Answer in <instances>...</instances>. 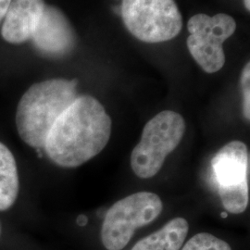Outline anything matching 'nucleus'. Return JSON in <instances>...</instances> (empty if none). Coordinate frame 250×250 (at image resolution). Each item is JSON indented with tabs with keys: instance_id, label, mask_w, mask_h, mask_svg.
I'll use <instances>...</instances> for the list:
<instances>
[{
	"instance_id": "4468645a",
	"label": "nucleus",
	"mask_w": 250,
	"mask_h": 250,
	"mask_svg": "<svg viewBox=\"0 0 250 250\" xmlns=\"http://www.w3.org/2000/svg\"><path fill=\"white\" fill-rule=\"evenodd\" d=\"M12 0H0V22L5 18Z\"/></svg>"
},
{
	"instance_id": "423d86ee",
	"label": "nucleus",
	"mask_w": 250,
	"mask_h": 250,
	"mask_svg": "<svg viewBox=\"0 0 250 250\" xmlns=\"http://www.w3.org/2000/svg\"><path fill=\"white\" fill-rule=\"evenodd\" d=\"M211 167L224 208L233 214L243 213L250 201V153L246 144L225 145L212 159Z\"/></svg>"
},
{
	"instance_id": "0eeeda50",
	"label": "nucleus",
	"mask_w": 250,
	"mask_h": 250,
	"mask_svg": "<svg viewBox=\"0 0 250 250\" xmlns=\"http://www.w3.org/2000/svg\"><path fill=\"white\" fill-rule=\"evenodd\" d=\"M188 29L187 44L193 59L206 72H219L225 63L223 45L236 30L234 19L224 13H199L188 21Z\"/></svg>"
},
{
	"instance_id": "7ed1b4c3",
	"label": "nucleus",
	"mask_w": 250,
	"mask_h": 250,
	"mask_svg": "<svg viewBox=\"0 0 250 250\" xmlns=\"http://www.w3.org/2000/svg\"><path fill=\"white\" fill-rule=\"evenodd\" d=\"M186 129L185 119L172 110H163L149 120L131 155V167L135 175L141 179L154 177L167 156L178 146Z\"/></svg>"
},
{
	"instance_id": "39448f33",
	"label": "nucleus",
	"mask_w": 250,
	"mask_h": 250,
	"mask_svg": "<svg viewBox=\"0 0 250 250\" xmlns=\"http://www.w3.org/2000/svg\"><path fill=\"white\" fill-rule=\"evenodd\" d=\"M121 11L128 31L146 43L171 40L183 28L174 0H123Z\"/></svg>"
},
{
	"instance_id": "9b49d317",
	"label": "nucleus",
	"mask_w": 250,
	"mask_h": 250,
	"mask_svg": "<svg viewBox=\"0 0 250 250\" xmlns=\"http://www.w3.org/2000/svg\"><path fill=\"white\" fill-rule=\"evenodd\" d=\"M20 190L18 169L13 154L0 142V211L15 203Z\"/></svg>"
},
{
	"instance_id": "2eb2a0df",
	"label": "nucleus",
	"mask_w": 250,
	"mask_h": 250,
	"mask_svg": "<svg viewBox=\"0 0 250 250\" xmlns=\"http://www.w3.org/2000/svg\"><path fill=\"white\" fill-rule=\"evenodd\" d=\"M244 3H245V7H246V9H248V10L250 11V0H244Z\"/></svg>"
},
{
	"instance_id": "1a4fd4ad",
	"label": "nucleus",
	"mask_w": 250,
	"mask_h": 250,
	"mask_svg": "<svg viewBox=\"0 0 250 250\" xmlns=\"http://www.w3.org/2000/svg\"><path fill=\"white\" fill-rule=\"evenodd\" d=\"M45 7L44 0H12L1 30L3 38L10 44L31 39Z\"/></svg>"
},
{
	"instance_id": "f03ea898",
	"label": "nucleus",
	"mask_w": 250,
	"mask_h": 250,
	"mask_svg": "<svg viewBox=\"0 0 250 250\" xmlns=\"http://www.w3.org/2000/svg\"><path fill=\"white\" fill-rule=\"evenodd\" d=\"M77 83L58 78L36 83L27 90L16 111L17 130L24 143L44 148L55 123L77 99Z\"/></svg>"
},
{
	"instance_id": "9d476101",
	"label": "nucleus",
	"mask_w": 250,
	"mask_h": 250,
	"mask_svg": "<svg viewBox=\"0 0 250 250\" xmlns=\"http://www.w3.org/2000/svg\"><path fill=\"white\" fill-rule=\"evenodd\" d=\"M188 221L174 218L161 229L141 239L132 250H179L188 236Z\"/></svg>"
},
{
	"instance_id": "6e6552de",
	"label": "nucleus",
	"mask_w": 250,
	"mask_h": 250,
	"mask_svg": "<svg viewBox=\"0 0 250 250\" xmlns=\"http://www.w3.org/2000/svg\"><path fill=\"white\" fill-rule=\"evenodd\" d=\"M31 39L39 51L49 56L67 54L75 44L69 21L60 9L46 5Z\"/></svg>"
},
{
	"instance_id": "ddd939ff",
	"label": "nucleus",
	"mask_w": 250,
	"mask_h": 250,
	"mask_svg": "<svg viewBox=\"0 0 250 250\" xmlns=\"http://www.w3.org/2000/svg\"><path fill=\"white\" fill-rule=\"evenodd\" d=\"M241 87L243 91V109L245 118L250 119V67L248 63L242 72Z\"/></svg>"
},
{
	"instance_id": "dca6fc26",
	"label": "nucleus",
	"mask_w": 250,
	"mask_h": 250,
	"mask_svg": "<svg viewBox=\"0 0 250 250\" xmlns=\"http://www.w3.org/2000/svg\"><path fill=\"white\" fill-rule=\"evenodd\" d=\"M0 235H1V224H0Z\"/></svg>"
},
{
	"instance_id": "f257e3e1",
	"label": "nucleus",
	"mask_w": 250,
	"mask_h": 250,
	"mask_svg": "<svg viewBox=\"0 0 250 250\" xmlns=\"http://www.w3.org/2000/svg\"><path fill=\"white\" fill-rule=\"evenodd\" d=\"M111 129V119L99 100L91 96L77 97L55 123L44 148L57 165L75 168L106 147Z\"/></svg>"
},
{
	"instance_id": "f8f14e48",
	"label": "nucleus",
	"mask_w": 250,
	"mask_h": 250,
	"mask_svg": "<svg viewBox=\"0 0 250 250\" xmlns=\"http://www.w3.org/2000/svg\"><path fill=\"white\" fill-rule=\"evenodd\" d=\"M182 250H232L228 243L208 232H199L190 238Z\"/></svg>"
},
{
	"instance_id": "20e7f679",
	"label": "nucleus",
	"mask_w": 250,
	"mask_h": 250,
	"mask_svg": "<svg viewBox=\"0 0 250 250\" xmlns=\"http://www.w3.org/2000/svg\"><path fill=\"white\" fill-rule=\"evenodd\" d=\"M163 209L161 197L151 192H138L119 201L107 210L101 238L107 250H122L137 228L151 224Z\"/></svg>"
}]
</instances>
